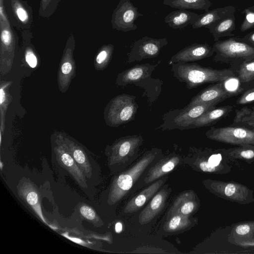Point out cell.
Listing matches in <instances>:
<instances>
[{"mask_svg": "<svg viewBox=\"0 0 254 254\" xmlns=\"http://www.w3.org/2000/svg\"><path fill=\"white\" fill-rule=\"evenodd\" d=\"M171 66L173 76L180 82L185 83L189 89L206 83L223 82L234 75L229 70H215L196 63L179 62L173 63Z\"/></svg>", "mask_w": 254, "mask_h": 254, "instance_id": "6da1fadb", "label": "cell"}, {"mask_svg": "<svg viewBox=\"0 0 254 254\" xmlns=\"http://www.w3.org/2000/svg\"><path fill=\"white\" fill-rule=\"evenodd\" d=\"M156 152H151L142 157L127 171L116 178L111 185L108 203L113 205L122 199L148 166L154 159Z\"/></svg>", "mask_w": 254, "mask_h": 254, "instance_id": "7a4b0ae2", "label": "cell"}, {"mask_svg": "<svg viewBox=\"0 0 254 254\" xmlns=\"http://www.w3.org/2000/svg\"><path fill=\"white\" fill-rule=\"evenodd\" d=\"M135 97L127 94L113 98L107 106L105 119L107 124L117 127L133 120L138 108Z\"/></svg>", "mask_w": 254, "mask_h": 254, "instance_id": "3957f363", "label": "cell"}, {"mask_svg": "<svg viewBox=\"0 0 254 254\" xmlns=\"http://www.w3.org/2000/svg\"><path fill=\"white\" fill-rule=\"evenodd\" d=\"M215 106L211 104H197L173 111L164 116L161 127L164 129H190L193 122L207 111L215 108Z\"/></svg>", "mask_w": 254, "mask_h": 254, "instance_id": "277c9868", "label": "cell"}, {"mask_svg": "<svg viewBox=\"0 0 254 254\" xmlns=\"http://www.w3.org/2000/svg\"><path fill=\"white\" fill-rule=\"evenodd\" d=\"M168 43L166 38L155 39L144 36L135 41L128 54L127 63L156 57L162 48Z\"/></svg>", "mask_w": 254, "mask_h": 254, "instance_id": "5b68a950", "label": "cell"}, {"mask_svg": "<svg viewBox=\"0 0 254 254\" xmlns=\"http://www.w3.org/2000/svg\"><path fill=\"white\" fill-rule=\"evenodd\" d=\"M142 16L130 0H120L112 15L113 28L124 32L136 30L134 21Z\"/></svg>", "mask_w": 254, "mask_h": 254, "instance_id": "8992f818", "label": "cell"}, {"mask_svg": "<svg viewBox=\"0 0 254 254\" xmlns=\"http://www.w3.org/2000/svg\"><path fill=\"white\" fill-rule=\"evenodd\" d=\"M208 137L232 143H254V130L239 127L211 128L206 133Z\"/></svg>", "mask_w": 254, "mask_h": 254, "instance_id": "52a82bcc", "label": "cell"}, {"mask_svg": "<svg viewBox=\"0 0 254 254\" xmlns=\"http://www.w3.org/2000/svg\"><path fill=\"white\" fill-rule=\"evenodd\" d=\"M54 151L59 163L71 175L77 184L82 188L87 187L86 177L75 160L63 146L57 135L55 140Z\"/></svg>", "mask_w": 254, "mask_h": 254, "instance_id": "ba28073f", "label": "cell"}, {"mask_svg": "<svg viewBox=\"0 0 254 254\" xmlns=\"http://www.w3.org/2000/svg\"><path fill=\"white\" fill-rule=\"evenodd\" d=\"M142 142L143 138L141 135L120 138L111 147V164L125 161L134 154Z\"/></svg>", "mask_w": 254, "mask_h": 254, "instance_id": "9c48e42d", "label": "cell"}, {"mask_svg": "<svg viewBox=\"0 0 254 254\" xmlns=\"http://www.w3.org/2000/svg\"><path fill=\"white\" fill-rule=\"evenodd\" d=\"M212 53L211 48L206 44L194 43L173 55L169 64L179 62H194L206 58Z\"/></svg>", "mask_w": 254, "mask_h": 254, "instance_id": "30bf717a", "label": "cell"}, {"mask_svg": "<svg viewBox=\"0 0 254 254\" xmlns=\"http://www.w3.org/2000/svg\"><path fill=\"white\" fill-rule=\"evenodd\" d=\"M157 64L148 63L136 64L120 73L116 79V84L125 86L128 84L134 83L151 76Z\"/></svg>", "mask_w": 254, "mask_h": 254, "instance_id": "8fae6325", "label": "cell"}, {"mask_svg": "<svg viewBox=\"0 0 254 254\" xmlns=\"http://www.w3.org/2000/svg\"><path fill=\"white\" fill-rule=\"evenodd\" d=\"M224 89L223 82H218L201 90L192 97L187 105L191 106L197 104H211L216 105L229 97Z\"/></svg>", "mask_w": 254, "mask_h": 254, "instance_id": "7c38bea8", "label": "cell"}, {"mask_svg": "<svg viewBox=\"0 0 254 254\" xmlns=\"http://www.w3.org/2000/svg\"><path fill=\"white\" fill-rule=\"evenodd\" d=\"M57 135L64 147L75 160L85 177L90 178L92 175V169L83 149L72 140L64 136L62 134L59 133Z\"/></svg>", "mask_w": 254, "mask_h": 254, "instance_id": "4fadbf2b", "label": "cell"}, {"mask_svg": "<svg viewBox=\"0 0 254 254\" xmlns=\"http://www.w3.org/2000/svg\"><path fill=\"white\" fill-rule=\"evenodd\" d=\"M167 186L155 194L140 213L138 222L141 225L150 222L162 210L171 190Z\"/></svg>", "mask_w": 254, "mask_h": 254, "instance_id": "5bb4252c", "label": "cell"}, {"mask_svg": "<svg viewBox=\"0 0 254 254\" xmlns=\"http://www.w3.org/2000/svg\"><path fill=\"white\" fill-rule=\"evenodd\" d=\"M214 47L220 53L228 57L246 58L254 56L253 47L233 40L217 42Z\"/></svg>", "mask_w": 254, "mask_h": 254, "instance_id": "9a60e30c", "label": "cell"}, {"mask_svg": "<svg viewBox=\"0 0 254 254\" xmlns=\"http://www.w3.org/2000/svg\"><path fill=\"white\" fill-rule=\"evenodd\" d=\"M17 192L19 196L31 207L39 217L47 224L42 212L39 195L33 184L26 179L22 180L17 186Z\"/></svg>", "mask_w": 254, "mask_h": 254, "instance_id": "2e32d148", "label": "cell"}, {"mask_svg": "<svg viewBox=\"0 0 254 254\" xmlns=\"http://www.w3.org/2000/svg\"><path fill=\"white\" fill-rule=\"evenodd\" d=\"M197 204L194 192L187 191L180 194L168 211L167 219L176 214L190 216L196 209Z\"/></svg>", "mask_w": 254, "mask_h": 254, "instance_id": "e0dca14e", "label": "cell"}, {"mask_svg": "<svg viewBox=\"0 0 254 254\" xmlns=\"http://www.w3.org/2000/svg\"><path fill=\"white\" fill-rule=\"evenodd\" d=\"M166 180L164 178L157 181L132 198L125 206V212L132 213L138 210L154 196Z\"/></svg>", "mask_w": 254, "mask_h": 254, "instance_id": "ac0fdd59", "label": "cell"}, {"mask_svg": "<svg viewBox=\"0 0 254 254\" xmlns=\"http://www.w3.org/2000/svg\"><path fill=\"white\" fill-rule=\"evenodd\" d=\"M198 14L187 10L179 9L171 12L164 18L165 22L175 29H183L192 25L199 17Z\"/></svg>", "mask_w": 254, "mask_h": 254, "instance_id": "d6986e66", "label": "cell"}, {"mask_svg": "<svg viewBox=\"0 0 254 254\" xmlns=\"http://www.w3.org/2000/svg\"><path fill=\"white\" fill-rule=\"evenodd\" d=\"M235 7L227 6L223 8H217L210 11H207L199 15V17L192 27L194 29L206 27L209 25L217 23L222 20L228 17V15L234 13Z\"/></svg>", "mask_w": 254, "mask_h": 254, "instance_id": "ffe728a7", "label": "cell"}, {"mask_svg": "<svg viewBox=\"0 0 254 254\" xmlns=\"http://www.w3.org/2000/svg\"><path fill=\"white\" fill-rule=\"evenodd\" d=\"M180 160L177 155L162 160L150 169L144 182L151 183L168 174L179 164Z\"/></svg>", "mask_w": 254, "mask_h": 254, "instance_id": "44dd1931", "label": "cell"}, {"mask_svg": "<svg viewBox=\"0 0 254 254\" xmlns=\"http://www.w3.org/2000/svg\"><path fill=\"white\" fill-rule=\"evenodd\" d=\"M163 3L178 9H198L207 11L211 5L209 0H163Z\"/></svg>", "mask_w": 254, "mask_h": 254, "instance_id": "7402d4cb", "label": "cell"}, {"mask_svg": "<svg viewBox=\"0 0 254 254\" xmlns=\"http://www.w3.org/2000/svg\"><path fill=\"white\" fill-rule=\"evenodd\" d=\"M230 108L224 107L207 111L190 125V129L209 125L223 117Z\"/></svg>", "mask_w": 254, "mask_h": 254, "instance_id": "603a6c76", "label": "cell"}, {"mask_svg": "<svg viewBox=\"0 0 254 254\" xmlns=\"http://www.w3.org/2000/svg\"><path fill=\"white\" fill-rule=\"evenodd\" d=\"M164 225L163 228L165 232L174 233L188 228L191 224L189 216L176 214L172 215Z\"/></svg>", "mask_w": 254, "mask_h": 254, "instance_id": "cb8c5ba5", "label": "cell"}, {"mask_svg": "<svg viewBox=\"0 0 254 254\" xmlns=\"http://www.w3.org/2000/svg\"><path fill=\"white\" fill-rule=\"evenodd\" d=\"M235 20L228 17L217 23L207 26L206 28L209 29L215 39H217L220 36H223L232 32L235 29Z\"/></svg>", "mask_w": 254, "mask_h": 254, "instance_id": "d4e9b609", "label": "cell"}, {"mask_svg": "<svg viewBox=\"0 0 254 254\" xmlns=\"http://www.w3.org/2000/svg\"><path fill=\"white\" fill-rule=\"evenodd\" d=\"M74 64L71 58L66 57L63 60L59 70V81L60 85L64 88L66 87L74 70Z\"/></svg>", "mask_w": 254, "mask_h": 254, "instance_id": "484cf974", "label": "cell"}, {"mask_svg": "<svg viewBox=\"0 0 254 254\" xmlns=\"http://www.w3.org/2000/svg\"><path fill=\"white\" fill-rule=\"evenodd\" d=\"M114 46L109 44L105 45L99 51L96 58V65L98 69L105 68L109 64L113 54Z\"/></svg>", "mask_w": 254, "mask_h": 254, "instance_id": "4316f807", "label": "cell"}, {"mask_svg": "<svg viewBox=\"0 0 254 254\" xmlns=\"http://www.w3.org/2000/svg\"><path fill=\"white\" fill-rule=\"evenodd\" d=\"M8 85H9V83H3V85H1L0 89V129L2 131H4L3 129H4L5 114L10 98L7 93V90H6L8 87Z\"/></svg>", "mask_w": 254, "mask_h": 254, "instance_id": "83f0119b", "label": "cell"}, {"mask_svg": "<svg viewBox=\"0 0 254 254\" xmlns=\"http://www.w3.org/2000/svg\"><path fill=\"white\" fill-rule=\"evenodd\" d=\"M239 77L244 82H247L254 79V61L245 63L240 67Z\"/></svg>", "mask_w": 254, "mask_h": 254, "instance_id": "f1b7e54d", "label": "cell"}, {"mask_svg": "<svg viewBox=\"0 0 254 254\" xmlns=\"http://www.w3.org/2000/svg\"><path fill=\"white\" fill-rule=\"evenodd\" d=\"M81 214L87 220L92 221L94 225H102L103 222L97 216L95 211L90 207L83 205L80 207Z\"/></svg>", "mask_w": 254, "mask_h": 254, "instance_id": "f546056e", "label": "cell"}, {"mask_svg": "<svg viewBox=\"0 0 254 254\" xmlns=\"http://www.w3.org/2000/svg\"><path fill=\"white\" fill-rule=\"evenodd\" d=\"M225 90L230 96L234 94L238 91L239 89V80L232 76L229 77L222 82Z\"/></svg>", "mask_w": 254, "mask_h": 254, "instance_id": "4dcf8cb0", "label": "cell"}, {"mask_svg": "<svg viewBox=\"0 0 254 254\" xmlns=\"http://www.w3.org/2000/svg\"><path fill=\"white\" fill-rule=\"evenodd\" d=\"M254 27V11L247 9L246 15L243 22L242 23L240 29L244 32Z\"/></svg>", "mask_w": 254, "mask_h": 254, "instance_id": "1f68e13d", "label": "cell"}, {"mask_svg": "<svg viewBox=\"0 0 254 254\" xmlns=\"http://www.w3.org/2000/svg\"><path fill=\"white\" fill-rule=\"evenodd\" d=\"M1 42L4 48H9L12 44V35L8 28L1 29L0 34Z\"/></svg>", "mask_w": 254, "mask_h": 254, "instance_id": "d6a6232c", "label": "cell"}, {"mask_svg": "<svg viewBox=\"0 0 254 254\" xmlns=\"http://www.w3.org/2000/svg\"><path fill=\"white\" fill-rule=\"evenodd\" d=\"M254 101V88L246 91L238 100L237 103L239 104H244Z\"/></svg>", "mask_w": 254, "mask_h": 254, "instance_id": "836d02e7", "label": "cell"}, {"mask_svg": "<svg viewBox=\"0 0 254 254\" xmlns=\"http://www.w3.org/2000/svg\"><path fill=\"white\" fill-rule=\"evenodd\" d=\"M27 64L32 68H35L37 65V59L34 53L30 50H27L25 55Z\"/></svg>", "mask_w": 254, "mask_h": 254, "instance_id": "e575fe53", "label": "cell"}, {"mask_svg": "<svg viewBox=\"0 0 254 254\" xmlns=\"http://www.w3.org/2000/svg\"><path fill=\"white\" fill-rule=\"evenodd\" d=\"M15 12L18 19L23 23H25L28 19L27 11L21 6L18 5L15 8Z\"/></svg>", "mask_w": 254, "mask_h": 254, "instance_id": "d590c367", "label": "cell"}, {"mask_svg": "<svg viewBox=\"0 0 254 254\" xmlns=\"http://www.w3.org/2000/svg\"><path fill=\"white\" fill-rule=\"evenodd\" d=\"M221 155L220 154H213L208 159V162L211 166L216 167L219 165L221 160Z\"/></svg>", "mask_w": 254, "mask_h": 254, "instance_id": "8d00e7d4", "label": "cell"}, {"mask_svg": "<svg viewBox=\"0 0 254 254\" xmlns=\"http://www.w3.org/2000/svg\"><path fill=\"white\" fill-rule=\"evenodd\" d=\"M0 17L1 24H2V23H4L5 26L8 27V26H9V23L5 15L4 7L2 5V0H0Z\"/></svg>", "mask_w": 254, "mask_h": 254, "instance_id": "74e56055", "label": "cell"}, {"mask_svg": "<svg viewBox=\"0 0 254 254\" xmlns=\"http://www.w3.org/2000/svg\"><path fill=\"white\" fill-rule=\"evenodd\" d=\"M199 167L204 172H212L215 168L214 166H211L208 162L203 161L199 164Z\"/></svg>", "mask_w": 254, "mask_h": 254, "instance_id": "f35d334b", "label": "cell"}, {"mask_svg": "<svg viewBox=\"0 0 254 254\" xmlns=\"http://www.w3.org/2000/svg\"><path fill=\"white\" fill-rule=\"evenodd\" d=\"M250 230V226L246 224L239 225L236 229V232L239 235L247 234L249 232Z\"/></svg>", "mask_w": 254, "mask_h": 254, "instance_id": "ab89813d", "label": "cell"}, {"mask_svg": "<svg viewBox=\"0 0 254 254\" xmlns=\"http://www.w3.org/2000/svg\"><path fill=\"white\" fill-rule=\"evenodd\" d=\"M236 191V187L232 184H228L225 188V193L228 196L232 195Z\"/></svg>", "mask_w": 254, "mask_h": 254, "instance_id": "60d3db41", "label": "cell"}, {"mask_svg": "<svg viewBox=\"0 0 254 254\" xmlns=\"http://www.w3.org/2000/svg\"><path fill=\"white\" fill-rule=\"evenodd\" d=\"M241 155L246 159H251L254 157V152L252 150H247L241 152Z\"/></svg>", "mask_w": 254, "mask_h": 254, "instance_id": "b9f144b4", "label": "cell"}, {"mask_svg": "<svg viewBox=\"0 0 254 254\" xmlns=\"http://www.w3.org/2000/svg\"><path fill=\"white\" fill-rule=\"evenodd\" d=\"M122 231V224L121 222H117L115 225V231L120 233Z\"/></svg>", "mask_w": 254, "mask_h": 254, "instance_id": "7bdbcfd3", "label": "cell"}, {"mask_svg": "<svg viewBox=\"0 0 254 254\" xmlns=\"http://www.w3.org/2000/svg\"><path fill=\"white\" fill-rule=\"evenodd\" d=\"M251 38L253 41H254V34H253V35L251 37Z\"/></svg>", "mask_w": 254, "mask_h": 254, "instance_id": "ee69618b", "label": "cell"}]
</instances>
